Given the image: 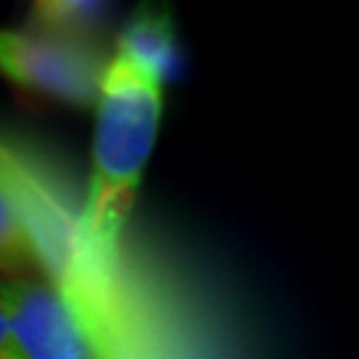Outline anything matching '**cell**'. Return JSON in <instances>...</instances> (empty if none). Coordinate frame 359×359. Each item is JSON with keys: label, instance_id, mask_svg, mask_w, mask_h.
Returning a JSON list of instances; mask_svg holds the SVG:
<instances>
[{"label": "cell", "instance_id": "cell-7", "mask_svg": "<svg viewBox=\"0 0 359 359\" xmlns=\"http://www.w3.org/2000/svg\"><path fill=\"white\" fill-rule=\"evenodd\" d=\"M0 359H13L11 335H8V322H6V314H3V304H0Z\"/></svg>", "mask_w": 359, "mask_h": 359}, {"label": "cell", "instance_id": "cell-8", "mask_svg": "<svg viewBox=\"0 0 359 359\" xmlns=\"http://www.w3.org/2000/svg\"><path fill=\"white\" fill-rule=\"evenodd\" d=\"M0 274H3V277H19V274H22V269H19L13 261H6V258H0Z\"/></svg>", "mask_w": 359, "mask_h": 359}, {"label": "cell", "instance_id": "cell-2", "mask_svg": "<svg viewBox=\"0 0 359 359\" xmlns=\"http://www.w3.org/2000/svg\"><path fill=\"white\" fill-rule=\"evenodd\" d=\"M104 65L90 43L40 29H0V75L32 93L77 107L96 104Z\"/></svg>", "mask_w": 359, "mask_h": 359}, {"label": "cell", "instance_id": "cell-6", "mask_svg": "<svg viewBox=\"0 0 359 359\" xmlns=\"http://www.w3.org/2000/svg\"><path fill=\"white\" fill-rule=\"evenodd\" d=\"M32 29L59 35L67 40L90 43L93 32L109 16L107 3H88V0H38L32 3Z\"/></svg>", "mask_w": 359, "mask_h": 359}, {"label": "cell", "instance_id": "cell-4", "mask_svg": "<svg viewBox=\"0 0 359 359\" xmlns=\"http://www.w3.org/2000/svg\"><path fill=\"white\" fill-rule=\"evenodd\" d=\"M115 48L128 53L133 59H139L144 67H149L154 75L165 83L176 69V35L173 25L165 11H142L123 27V32L117 35Z\"/></svg>", "mask_w": 359, "mask_h": 359}, {"label": "cell", "instance_id": "cell-5", "mask_svg": "<svg viewBox=\"0 0 359 359\" xmlns=\"http://www.w3.org/2000/svg\"><path fill=\"white\" fill-rule=\"evenodd\" d=\"M3 160V154H0ZM0 258L13 261L22 271L40 264V240L22 197L8 184V173L0 165Z\"/></svg>", "mask_w": 359, "mask_h": 359}, {"label": "cell", "instance_id": "cell-1", "mask_svg": "<svg viewBox=\"0 0 359 359\" xmlns=\"http://www.w3.org/2000/svg\"><path fill=\"white\" fill-rule=\"evenodd\" d=\"M165 83L149 67L112 51L96 96L90 179L75 231V253L90 280H107L142 189L163 123Z\"/></svg>", "mask_w": 359, "mask_h": 359}, {"label": "cell", "instance_id": "cell-3", "mask_svg": "<svg viewBox=\"0 0 359 359\" xmlns=\"http://www.w3.org/2000/svg\"><path fill=\"white\" fill-rule=\"evenodd\" d=\"M0 304L13 359H102L65 290L40 277H3Z\"/></svg>", "mask_w": 359, "mask_h": 359}]
</instances>
